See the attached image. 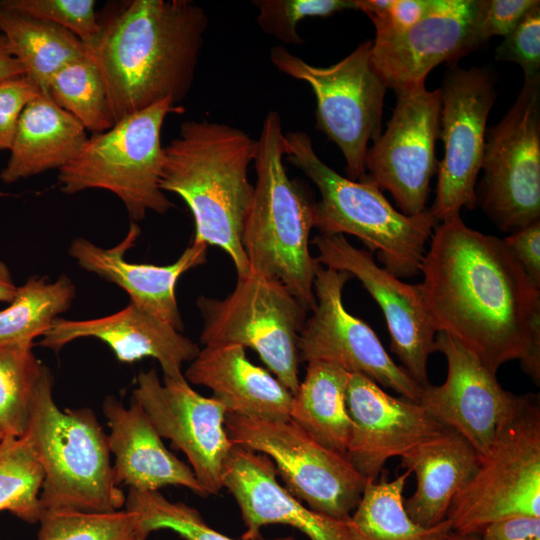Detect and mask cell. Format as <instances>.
<instances>
[{"label": "cell", "instance_id": "cell-1", "mask_svg": "<svg viewBox=\"0 0 540 540\" xmlns=\"http://www.w3.org/2000/svg\"><path fill=\"white\" fill-rule=\"evenodd\" d=\"M420 287L437 332L454 338L496 374L519 360L540 380V286L503 239L468 227L460 215L434 227Z\"/></svg>", "mask_w": 540, "mask_h": 540}, {"label": "cell", "instance_id": "cell-2", "mask_svg": "<svg viewBox=\"0 0 540 540\" xmlns=\"http://www.w3.org/2000/svg\"><path fill=\"white\" fill-rule=\"evenodd\" d=\"M190 0H132L100 21L87 53L102 76L114 124L165 99L188 95L208 28Z\"/></svg>", "mask_w": 540, "mask_h": 540}, {"label": "cell", "instance_id": "cell-3", "mask_svg": "<svg viewBox=\"0 0 540 540\" xmlns=\"http://www.w3.org/2000/svg\"><path fill=\"white\" fill-rule=\"evenodd\" d=\"M256 151L257 139L245 131L208 120L182 122L178 136L164 147L161 190L177 194L189 207L192 243L222 249L237 278L251 271L242 234L254 193L248 168Z\"/></svg>", "mask_w": 540, "mask_h": 540}, {"label": "cell", "instance_id": "cell-4", "mask_svg": "<svg viewBox=\"0 0 540 540\" xmlns=\"http://www.w3.org/2000/svg\"><path fill=\"white\" fill-rule=\"evenodd\" d=\"M287 153L281 117L270 111L257 139V181L242 245L251 271L279 281L312 311L316 305L314 279L320 265L309 251L315 203L288 177L283 164Z\"/></svg>", "mask_w": 540, "mask_h": 540}, {"label": "cell", "instance_id": "cell-5", "mask_svg": "<svg viewBox=\"0 0 540 540\" xmlns=\"http://www.w3.org/2000/svg\"><path fill=\"white\" fill-rule=\"evenodd\" d=\"M45 366L31 405L25 437L44 471V510L113 512L126 502L115 480L108 435L88 408L61 411Z\"/></svg>", "mask_w": 540, "mask_h": 540}, {"label": "cell", "instance_id": "cell-6", "mask_svg": "<svg viewBox=\"0 0 540 540\" xmlns=\"http://www.w3.org/2000/svg\"><path fill=\"white\" fill-rule=\"evenodd\" d=\"M286 139L287 161L301 170L321 195L314 205V227L321 234L357 237L397 277L419 274L426 244L437 222L429 209L405 215L367 176L354 181L325 164L307 133L289 132Z\"/></svg>", "mask_w": 540, "mask_h": 540}, {"label": "cell", "instance_id": "cell-7", "mask_svg": "<svg viewBox=\"0 0 540 540\" xmlns=\"http://www.w3.org/2000/svg\"><path fill=\"white\" fill-rule=\"evenodd\" d=\"M181 112L183 107L165 99L93 134L59 169L61 191H110L122 201L132 222L143 220L148 211L166 213L174 205L160 188L165 160L161 129L169 113Z\"/></svg>", "mask_w": 540, "mask_h": 540}, {"label": "cell", "instance_id": "cell-8", "mask_svg": "<svg viewBox=\"0 0 540 540\" xmlns=\"http://www.w3.org/2000/svg\"><path fill=\"white\" fill-rule=\"evenodd\" d=\"M518 515L540 517V406L534 394H526L501 424L446 519L452 531L477 535L494 521Z\"/></svg>", "mask_w": 540, "mask_h": 540}, {"label": "cell", "instance_id": "cell-9", "mask_svg": "<svg viewBox=\"0 0 540 540\" xmlns=\"http://www.w3.org/2000/svg\"><path fill=\"white\" fill-rule=\"evenodd\" d=\"M372 41L360 43L329 67L313 66L282 45L270 50L271 63L282 73L306 82L316 97V129L334 142L344 157L348 179L366 176L370 141L381 135L386 85L371 62Z\"/></svg>", "mask_w": 540, "mask_h": 540}, {"label": "cell", "instance_id": "cell-10", "mask_svg": "<svg viewBox=\"0 0 540 540\" xmlns=\"http://www.w3.org/2000/svg\"><path fill=\"white\" fill-rule=\"evenodd\" d=\"M197 307L203 318V345L249 347L283 386L292 394L297 391L298 340L307 310L279 281L250 271L237 278L226 298L201 296Z\"/></svg>", "mask_w": 540, "mask_h": 540}, {"label": "cell", "instance_id": "cell-11", "mask_svg": "<svg viewBox=\"0 0 540 540\" xmlns=\"http://www.w3.org/2000/svg\"><path fill=\"white\" fill-rule=\"evenodd\" d=\"M225 428L234 445L271 458L287 491L322 514L351 517L370 482L346 456L322 446L291 420L227 413Z\"/></svg>", "mask_w": 540, "mask_h": 540}, {"label": "cell", "instance_id": "cell-12", "mask_svg": "<svg viewBox=\"0 0 540 540\" xmlns=\"http://www.w3.org/2000/svg\"><path fill=\"white\" fill-rule=\"evenodd\" d=\"M481 170L476 203L501 231L540 220V75L486 131Z\"/></svg>", "mask_w": 540, "mask_h": 540}, {"label": "cell", "instance_id": "cell-13", "mask_svg": "<svg viewBox=\"0 0 540 540\" xmlns=\"http://www.w3.org/2000/svg\"><path fill=\"white\" fill-rule=\"evenodd\" d=\"M441 91L439 138L444 157L438 163L436 196L429 211L436 221L476 206V181L481 170L486 123L496 100L495 76L486 68L450 67Z\"/></svg>", "mask_w": 540, "mask_h": 540}, {"label": "cell", "instance_id": "cell-14", "mask_svg": "<svg viewBox=\"0 0 540 540\" xmlns=\"http://www.w3.org/2000/svg\"><path fill=\"white\" fill-rule=\"evenodd\" d=\"M396 105L387 128L365 157L366 176L388 191L405 215L426 210L431 178L437 173L441 91L425 85L395 92Z\"/></svg>", "mask_w": 540, "mask_h": 540}, {"label": "cell", "instance_id": "cell-15", "mask_svg": "<svg viewBox=\"0 0 540 540\" xmlns=\"http://www.w3.org/2000/svg\"><path fill=\"white\" fill-rule=\"evenodd\" d=\"M350 277L345 271L318 266L314 279L316 305L298 340L300 362L336 365L419 402L423 387L392 360L372 328L344 307L342 293Z\"/></svg>", "mask_w": 540, "mask_h": 540}, {"label": "cell", "instance_id": "cell-16", "mask_svg": "<svg viewBox=\"0 0 540 540\" xmlns=\"http://www.w3.org/2000/svg\"><path fill=\"white\" fill-rule=\"evenodd\" d=\"M316 260L324 267L356 277L381 308L390 335V349L401 367L421 387L429 385L427 362L436 351L437 329L420 284L402 281L373 254L354 247L344 235L319 234L312 240Z\"/></svg>", "mask_w": 540, "mask_h": 540}, {"label": "cell", "instance_id": "cell-17", "mask_svg": "<svg viewBox=\"0 0 540 540\" xmlns=\"http://www.w3.org/2000/svg\"><path fill=\"white\" fill-rule=\"evenodd\" d=\"M132 394L161 438L186 455L207 495L218 494L223 465L234 445L225 428V405L198 394L185 378L164 377L162 383L154 369L139 373Z\"/></svg>", "mask_w": 540, "mask_h": 540}, {"label": "cell", "instance_id": "cell-18", "mask_svg": "<svg viewBox=\"0 0 540 540\" xmlns=\"http://www.w3.org/2000/svg\"><path fill=\"white\" fill-rule=\"evenodd\" d=\"M436 351L446 359L447 376L439 386L423 387L419 404L442 426L466 438L481 460L501 424L521 406L526 394L505 390L496 374L446 333H437Z\"/></svg>", "mask_w": 540, "mask_h": 540}, {"label": "cell", "instance_id": "cell-19", "mask_svg": "<svg viewBox=\"0 0 540 540\" xmlns=\"http://www.w3.org/2000/svg\"><path fill=\"white\" fill-rule=\"evenodd\" d=\"M480 0H437L436 7L401 32L376 33L371 62L387 88L398 92L425 85L443 62L456 63L477 50Z\"/></svg>", "mask_w": 540, "mask_h": 540}, {"label": "cell", "instance_id": "cell-20", "mask_svg": "<svg viewBox=\"0 0 540 540\" xmlns=\"http://www.w3.org/2000/svg\"><path fill=\"white\" fill-rule=\"evenodd\" d=\"M346 405L353 422L346 457L369 481H376L385 463L401 457L445 427L419 402L394 397L361 374H350Z\"/></svg>", "mask_w": 540, "mask_h": 540}, {"label": "cell", "instance_id": "cell-21", "mask_svg": "<svg viewBox=\"0 0 540 540\" xmlns=\"http://www.w3.org/2000/svg\"><path fill=\"white\" fill-rule=\"evenodd\" d=\"M274 463L263 454L233 445L222 469V487L236 500L245 530L243 540L261 539V528L285 524L310 540H361L351 517L337 519L314 511L276 480Z\"/></svg>", "mask_w": 540, "mask_h": 540}, {"label": "cell", "instance_id": "cell-22", "mask_svg": "<svg viewBox=\"0 0 540 540\" xmlns=\"http://www.w3.org/2000/svg\"><path fill=\"white\" fill-rule=\"evenodd\" d=\"M92 337L106 343L121 362L156 359L164 377L184 379L181 368L193 361L199 346L168 323L133 303L117 313L88 320L56 318L40 345L54 351L79 339Z\"/></svg>", "mask_w": 540, "mask_h": 540}, {"label": "cell", "instance_id": "cell-23", "mask_svg": "<svg viewBox=\"0 0 540 540\" xmlns=\"http://www.w3.org/2000/svg\"><path fill=\"white\" fill-rule=\"evenodd\" d=\"M139 234L138 225L131 222L126 237L109 249L82 237L75 238L69 255L83 269L122 288L131 303L181 331L183 321L175 294L176 284L185 272L206 262L208 246L191 243L174 263L165 266L129 262L125 254Z\"/></svg>", "mask_w": 540, "mask_h": 540}, {"label": "cell", "instance_id": "cell-24", "mask_svg": "<svg viewBox=\"0 0 540 540\" xmlns=\"http://www.w3.org/2000/svg\"><path fill=\"white\" fill-rule=\"evenodd\" d=\"M103 412L110 427L108 443L115 480L136 491H158L168 485L182 486L207 496L191 467L164 446L143 408L132 399L125 407L113 396L106 397Z\"/></svg>", "mask_w": 540, "mask_h": 540}, {"label": "cell", "instance_id": "cell-25", "mask_svg": "<svg viewBox=\"0 0 540 540\" xmlns=\"http://www.w3.org/2000/svg\"><path fill=\"white\" fill-rule=\"evenodd\" d=\"M209 388L228 413L269 420H290L293 394L267 370L251 363L239 344L205 346L184 375Z\"/></svg>", "mask_w": 540, "mask_h": 540}, {"label": "cell", "instance_id": "cell-26", "mask_svg": "<svg viewBox=\"0 0 540 540\" xmlns=\"http://www.w3.org/2000/svg\"><path fill=\"white\" fill-rule=\"evenodd\" d=\"M401 458V466L416 476L415 492L404 500L410 519L433 527L446 519L456 494L468 483L480 464V456L459 432L444 428L413 447Z\"/></svg>", "mask_w": 540, "mask_h": 540}, {"label": "cell", "instance_id": "cell-27", "mask_svg": "<svg viewBox=\"0 0 540 540\" xmlns=\"http://www.w3.org/2000/svg\"><path fill=\"white\" fill-rule=\"evenodd\" d=\"M86 129L49 96L38 94L23 109L10 156L0 173L14 183L71 162L88 140Z\"/></svg>", "mask_w": 540, "mask_h": 540}, {"label": "cell", "instance_id": "cell-28", "mask_svg": "<svg viewBox=\"0 0 540 540\" xmlns=\"http://www.w3.org/2000/svg\"><path fill=\"white\" fill-rule=\"evenodd\" d=\"M349 372L326 362L307 363L293 394L290 420L322 446L346 456L353 422L346 405Z\"/></svg>", "mask_w": 540, "mask_h": 540}, {"label": "cell", "instance_id": "cell-29", "mask_svg": "<svg viewBox=\"0 0 540 540\" xmlns=\"http://www.w3.org/2000/svg\"><path fill=\"white\" fill-rule=\"evenodd\" d=\"M0 32L25 76L47 96L52 77L87 55L83 42L68 29L1 6Z\"/></svg>", "mask_w": 540, "mask_h": 540}, {"label": "cell", "instance_id": "cell-30", "mask_svg": "<svg viewBox=\"0 0 540 540\" xmlns=\"http://www.w3.org/2000/svg\"><path fill=\"white\" fill-rule=\"evenodd\" d=\"M411 473L395 479L370 481L351 515L361 540H445L452 531L445 519L433 527H422L408 516L403 490Z\"/></svg>", "mask_w": 540, "mask_h": 540}, {"label": "cell", "instance_id": "cell-31", "mask_svg": "<svg viewBox=\"0 0 540 540\" xmlns=\"http://www.w3.org/2000/svg\"><path fill=\"white\" fill-rule=\"evenodd\" d=\"M75 286L66 275L50 282L32 276L18 286L15 298L0 311V344L33 342L43 336L75 297Z\"/></svg>", "mask_w": 540, "mask_h": 540}, {"label": "cell", "instance_id": "cell-32", "mask_svg": "<svg viewBox=\"0 0 540 540\" xmlns=\"http://www.w3.org/2000/svg\"><path fill=\"white\" fill-rule=\"evenodd\" d=\"M48 96L86 131L101 133L114 125L102 76L88 53L52 77Z\"/></svg>", "mask_w": 540, "mask_h": 540}, {"label": "cell", "instance_id": "cell-33", "mask_svg": "<svg viewBox=\"0 0 540 540\" xmlns=\"http://www.w3.org/2000/svg\"><path fill=\"white\" fill-rule=\"evenodd\" d=\"M32 345L29 341L0 344V427L6 436L25 434L45 368L33 354Z\"/></svg>", "mask_w": 540, "mask_h": 540}, {"label": "cell", "instance_id": "cell-34", "mask_svg": "<svg viewBox=\"0 0 540 540\" xmlns=\"http://www.w3.org/2000/svg\"><path fill=\"white\" fill-rule=\"evenodd\" d=\"M43 479L41 463L26 438L5 436L0 443V511L39 522Z\"/></svg>", "mask_w": 540, "mask_h": 540}, {"label": "cell", "instance_id": "cell-35", "mask_svg": "<svg viewBox=\"0 0 540 540\" xmlns=\"http://www.w3.org/2000/svg\"><path fill=\"white\" fill-rule=\"evenodd\" d=\"M125 503L126 510L138 514L144 540L152 532L161 529L172 530L185 540H237L209 526L195 508L182 502L169 501L159 491L130 489ZM269 540L295 539L285 536Z\"/></svg>", "mask_w": 540, "mask_h": 540}, {"label": "cell", "instance_id": "cell-36", "mask_svg": "<svg viewBox=\"0 0 540 540\" xmlns=\"http://www.w3.org/2000/svg\"><path fill=\"white\" fill-rule=\"evenodd\" d=\"M37 540H144L137 513L44 510Z\"/></svg>", "mask_w": 540, "mask_h": 540}, {"label": "cell", "instance_id": "cell-37", "mask_svg": "<svg viewBox=\"0 0 540 540\" xmlns=\"http://www.w3.org/2000/svg\"><path fill=\"white\" fill-rule=\"evenodd\" d=\"M256 22L266 34L283 44L301 45L297 24L306 17H328L355 9L353 0H255Z\"/></svg>", "mask_w": 540, "mask_h": 540}, {"label": "cell", "instance_id": "cell-38", "mask_svg": "<svg viewBox=\"0 0 540 540\" xmlns=\"http://www.w3.org/2000/svg\"><path fill=\"white\" fill-rule=\"evenodd\" d=\"M93 0H0V6L45 20L74 33L88 48L101 29Z\"/></svg>", "mask_w": 540, "mask_h": 540}, {"label": "cell", "instance_id": "cell-39", "mask_svg": "<svg viewBox=\"0 0 540 540\" xmlns=\"http://www.w3.org/2000/svg\"><path fill=\"white\" fill-rule=\"evenodd\" d=\"M495 52L497 60L519 65L525 79L540 75V1L504 37Z\"/></svg>", "mask_w": 540, "mask_h": 540}, {"label": "cell", "instance_id": "cell-40", "mask_svg": "<svg viewBox=\"0 0 540 540\" xmlns=\"http://www.w3.org/2000/svg\"><path fill=\"white\" fill-rule=\"evenodd\" d=\"M40 93L25 75L0 81V151L10 150L24 107Z\"/></svg>", "mask_w": 540, "mask_h": 540}, {"label": "cell", "instance_id": "cell-41", "mask_svg": "<svg viewBox=\"0 0 540 540\" xmlns=\"http://www.w3.org/2000/svg\"><path fill=\"white\" fill-rule=\"evenodd\" d=\"M538 2V0H480L477 29L480 44H485L493 36L505 37Z\"/></svg>", "mask_w": 540, "mask_h": 540}, {"label": "cell", "instance_id": "cell-42", "mask_svg": "<svg viewBox=\"0 0 540 540\" xmlns=\"http://www.w3.org/2000/svg\"><path fill=\"white\" fill-rule=\"evenodd\" d=\"M437 0H391L388 8L370 19L376 33L404 31L430 14Z\"/></svg>", "mask_w": 540, "mask_h": 540}, {"label": "cell", "instance_id": "cell-43", "mask_svg": "<svg viewBox=\"0 0 540 540\" xmlns=\"http://www.w3.org/2000/svg\"><path fill=\"white\" fill-rule=\"evenodd\" d=\"M527 275L540 286V220L503 239Z\"/></svg>", "mask_w": 540, "mask_h": 540}, {"label": "cell", "instance_id": "cell-44", "mask_svg": "<svg viewBox=\"0 0 540 540\" xmlns=\"http://www.w3.org/2000/svg\"><path fill=\"white\" fill-rule=\"evenodd\" d=\"M480 540H540V517L518 515L487 525Z\"/></svg>", "mask_w": 540, "mask_h": 540}, {"label": "cell", "instance_id": "cell-45", "mask_svg": "<svg viewBox=\"0 0 540 540\" xmlns=\"http://www.w3.org/2000/svg\"><path fill=\"white\" fill-rule=\"evenodd\" d=\"M25 75L24 70L13 56L4 35L0 32V81Z\"/></svg>", "mask_w": 540, "mask_h": 540}, {"label": "cell", "instance_id": "cell-46", "mask_svg": "<svg viewBox=\"0 0 540 540\" xmlns=\"http://www.w3.org/2000/svg\"><path fill=\"white\" fill-rule=\"evenodd\" d=\"M18 286L15 284L7 265L0 260V302L11 303Z\"/></svg>", "mask_w": 540, "mask_h": 540}, {"label": "cell", "instance_id": "cell-47", "mask_svg": "<svg viewBox=\"0 0 540 540\" xmlns=\"http://www.w3.org/2000/svg\"><path fill=\"white\" fill-rule=\"evenodd\" d=\"M445 540H480L479 536L476 535H462L451 531L445 538Z\"/></svg>", "mask_w": 540, "mask_h": 540}, {"label": "cell", "instance_id": "cell-48", "mask_svg": "<svg viewBox=\"0 0 540 540\" xmlns=\"http://www.w3.org/2000/svg\"><path fill=\"white\" fill-rule=\"evenodd\" d=\"M5 436H6L5 433L3 432L2 428L0 427V443L4 439Z\"/></svg>", "mask_w": 540, "mask_h": 540}]
</instances>
